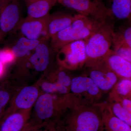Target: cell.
<instances>
[{
    "instance_id": "13",
    "label": "cell",
    "mask_w": 131,
    "mask_h": 131,
    "mask_svg": "<svg viewBox=\"0 0 131 131\" xmlns=\"http://www.w3.org/2000/svg\"><path fill=\"white\" fill-rule=\"evenodd\" d=\"M104 60L119 80L131 79V62L117 55L112 49H110Z\"/></svg>"
},
{
    "instance_id": "8",
    "label": "cell",
    "mask_w": 131,
    "mask_h": 131,
    "mask_svg": "<svg viewBox=\"0 0 131 131\" xmlns=\"http://www.w3.org/2000/svg\"><path fill=\"white\" fill-rule=\"evenodd\" d=\"M89 69V77L102 92L112 90L119 80L104 59Z\"/></svg>"
},
{
    "instance_id": "2",
    "label": "cell",
    "mask_w": 131,
    "mask_h": 131,
    "mask_svg": "<svg viewBox=\"0 0 131 131\" xmlns=\"http://www.w3.org/2000/svg\"><path fill=\"white\" fill-rule=\"evenodd\" d=\"M104 21H97L78 14L76 18L68 27L50 38L51 47L54 52H58L70 42L85 40L95 32Z\"/></svg>"
},
{
    "instance_id": "11",
    "label": "cell",
    "mask_w": 131,
    "mask_h": 131,
    "mask_svg": "<svg viewBox=\"0 0 131 131\" xmlns=\"http://www.w3.org/2000/svg\"><path fill=\"white\" fill-rule=\"evenodd\" d=\"M102 121L98 131H131V126L113 114L108 104L99 103Z\"/></svg>"
},
{
    "instance_id": "16",
    "label": "cell",
    "mask_w": 131,
    "mask_h": 131,
    "mask_svg": "<svg viewBox=\"0 0 131 131\" xmlns=\"http://www.w3.org/2000/svg\"><path fill=\"white\" fill-rule=\"evenodd\" d=\"M35 110L39 119L40 121L50 120L54 115V99L51 94L42 95L37 99Z\"/></svg>"
},
{
    "instance_id": "12",
    "label": "cell",
    "mask_w": 131,
    "mask_h": 131,
    "mask_svg": "<svg viewBox=\"0 0 131 131\" xmlns=\"http://www.w3.org/2000/svg\"><path fill=\"white\" fill-rule=\"evenodd\" d=\"M66 13H56L50 15L45 31V37L50 39L60 31L68 27L77 17Z\"/></svg>"
},
{
    "instance_id": "14",
    "label": "cell",
    "mask_w": 131,
    "mask_h": 131,
    "mask_svg": "<svg viewBox=\"0 0 131 131\" xmlns=\"http://www.w3.org/2000/svg\"><path fill=\"white\" fill-rule=\"evenodd\" d=\"M107 104L115 117L131 126V98L109 95Z\"/></svg>"
},
{
    "instance_id": "9",
    "label": "cell",
    "mask_w": 131,
    "mask_h": 131,
    "mask_svg": "<svg viewBox=\"0 0 131 131\" xmlns=\"http://www.w3.org/2000/svg\"><path fill=\"white\" fill-rule=\"evenodd\" d=\"M50 39L42 38L39 43L28 56L31 65L38 72L44 71L47 69L50 64L52 54L55 52L51 47Z\"/></svg>"
},
{
    "instance_id": "24",
    "label": "cell",
    "mask_w": 131,
    "mask_h": 131,
    "mask_svg": "<svg viewBox=\"0 0 131 131\" xmlns=\"http://www.w3.org/2000/svg\"><path fill=\"white\" fill-rule=\"evenodd\" d=\"M56 73L57 78V81L70 89L72 79L69 75L62 68H60Z\"/></svg>"
},
{
    "instance_id": "21",
    "label": "cell",
    "mask_w": 131,
    "mask_h": 131,
    "mask_svg": "<svg viewBox=\"0 0 131 131\" xmlns=\"http://www.w3.org/2000/svg\"><path fill=\"white\" fill-rule=\"evenodd\" d=\"M123 45L131 47V27L130 25H124L117 31H114L113 38V50Z\"/></svg>"
},
{
    "instance_id": "1",
    "label": "cell",
    "mask_w": 131,
    "mask_h": 131,
    "mask_svg": "<svg viewBox=\"0 0 131 131\" xmlns=\"http://www.w3.org/2000/svg\"><path fill=\"white\" fill-rule=\"evenodd\" d=\"M113 17L106 19L97 30L85 39L86 59L84 67L90 68L103 61L112 45L115 31Z\"/></svg>"
},
{
    "instance_id": "20",
    "label": "cell",
    "mask_w": 131,
    "mask_h": 131,
    "mask_svg": "<svg viewBox=\"0 0 131 131\" xmlns=\"http://www.w3.org/2000/svg\"><path fill=\"white\" fill-rule=\"evenodd\" d=\"M110 8L113 16L119 19H130L131 0H111Z\"/></svg>"
},
{
    "instance_id": "33",
    "label": "cell",
    "mask_w": 131,
    "mask_h": 131,
    "mask_svg": "<svg viewBox=\"0 0 131 131\" xmlns=\"http://www.w3.org/2000/svg\"><path fill=\"white\" fill-rule=\"evenodd\" d=\"M26 1H31V0H25Z\"/></svg>"
},
{
    "instance_id": "3",
    "label": "cell",
    "mask_w": 131,
    "mask_h": 131,
    "mask_svg": "<svg viewBox=\"0 0 131 131\" xmlns=\"http://www.w3.org/2000/svg\"><path fill=\"white\" fill-rule=\"evenodd\" d=\"M63 122L66 131H98L102 121L99 103L90 106H75Z\"/></svg>"
},
{
    "instance_id": "7",
    "label": "cell",
    "mask_w": 131,
    "mask_h": 131,
    "mask_svg": "<svg viewBox=\"0 0 131 131\" xmlns=\"http://www.w3.org/2000/svg\"><path fill=\"white\" fill-rule=\"evenodd\" d=\"M21 12L16 0H3L0 6V42L17 28L21 21Z\"/></svg>"
},
{
    "instance_id": "17",
    "label": "cell",
    "mask_w": 131,
    "mask_h": 131,
    "mask_svg": "<svg viewBox=\"0 0 131 131\" xmlns=\"http://www.w3.org/2000/svg\"><path fill=\"white\" fill-rule=\"evenodd\" d=\"M38 95L37 89L34 86L24 88L19 93L15 99L17 107L21 109L30 108L37 101Z\"/></svg>"
},
{
    "instance_id": "19",
    "label": "cell",
    "mask_w": 131,
    "mask_h": 131,
    "mask_svg": "<svg viewBox=\"0 0 131 131\" xmlns=\"http://www.w3.org/2000/svg\"><path fill=\"white\" fill-rule=\"evenodd\" d=\"M42 39V38L38 40H30L24 37L19 38L11 48L15 58H24L26 56L29 52L35 49Z\"/></svg>"
},
{
    "instance_id": "28",
    "label": "cell",
    "mask_w": 131,
    "mask_h": 131,
    "mask_svg": "<svg viewBox=\"0 0 131 131\" xmlns=\"http://www.w3.org/2000/svg\"><path fill=\"white\" fill-rule=\"evenodd\" d=\"M58 124V121H55L48 124L46 129L44 130H39L38 128L37 127L34 129L32 131H57Z\"/></svg>"
},
{
    "instance_id": "6",
    "label": "cell",
    "mask_w": 131,
    "mask_h": 131,
    "mask_svg": "<svg viewBox=\"0 0 131 131\" xmlns=\"http://www.w3.org/2000/svg\"><path fill=\"white\" fill-rule=\"evenodd\" d=\"M57 52V59L59 63L65 69L75 70L85 65L86 54L84 40L70 42Z\"/></svg>"
},
{
    "instance_id": "23",
    "label": "cell",
    "mask_w": 131,
    "mask_h": 131,
    "mask_svg": "<svg viewBox=\"0 0 131 131\" xmlns=\"http://www.w3.org/2000/svg\"><path fill=\"white\" fill-rule=\"evenodd\" d=\"M42 90L46 93L51 94L55 93L62 94L68 93L70 90V89L64 86L60 83L44 82L42 85Z\"/></svg>"
},
{
    "instance_id": "4",
    "label": "cell",
    "mask_w": 131,
    "mask_h": 131,
    "mask_svg": "<svg viewBox=\"0 0 131 131\" xmlns=\"http://www.w3.org/2000/svg\"><path fill=\"white\" fill-rule=\"evenodd\" d=\"M70 96L74 106H90L98 103L102 92L89 77L80 76L72 79Z\"/></svg>"
},
{
    "instance_id": "29",
    "label": "cell",
    "mask_w": 131,
    "mask_h": 131,
    "mask_svg": "<svg viewBox=\"0 0 131 131\" xmlns=\"http://www.w3.org/2000/svg\"><path fill=\"white\" fill-rule=\"evenodd\" d=\"M5 66V64H3L2 62L0 61V77L1 76L4 72Z\"/></svg>"
},
{
    "instance_id": "34",
    "label": "cell",
    "mask_w": 131,
    "mask_h": 131,
    "mask_svg": "<svg viewBox=\"0 0 131 131\" xmlns=\"http://www.w3.org/2000/svg\"><path fill=\"white\" fill-rule=\"evenodd\" d=\"M108 1H109V2H111V0H108Z\"/></svg>"
},
{
    "instance_id": "27",
    "label": "cell",
    "mask_w": 131,
    "mask_h": 131,
    "mask_svg": "<svg viewBox=\"0 0 131 131\" xmlns=\"http://www.w3.org/2000/svg\"><path fill=\"white\" fill-rule=\"evenodd\" d=\"M9 95L6 91L0 89V115L3 108L7 103L9 100Z\"/></svg>"
},
{
    "instance_id": "22",
    "label": "cell",
    "mask_w": 131,
    "mask_h": 131,
    "mask_svg": "<svg viewBox=\"0 0 131 131\" xmlns=\"http://www.w3.org/2000/svg\"><path fill=\"white\" fill-rule=\"evenodd\" d=\"M131 79H120L112 90L109 95L120 98H131Z\"/></svg>"
},
{
    "instance_id": "31",
    "label": "cell",
    "mask_w": 131,
    "mask_h": 131,
    "mask_svg": "<svg viewBox=\"0 0 131 131\" xmlns=\"http://www.w3.org/2000/svg\"><path fill=\"white\" fill-rule=\"evenodd\" d=\"M34 129V127H33L29 126L24 127V129H22L20 131H32Z\"/></svg>"
},
{
    "instance_id": "18",
    "label": "cell",
    "mask_w": 131,
    "mask_h": 131,
    "mask_svg": "<svg viewBox=\"0 0 131 131\" xmlns=\"http://www.w3.org/2000/svg\"><path fill=\"white\" fill-rule=\"evenodd\" d=\"M27 117L15 113L7 116L0 122V131H20L25 127Z\"/></svg>"
},
{
    "instance_id": "10",
    "label": "cell",
    "mask_w": 131,
    "mask_h": 131,
    "mask_svg": "<svg viewBox=\"0 0 131 131\" xmlns=\"http://www.w3.org/2000/svg\"><path fill=\"white\" fill-rule=\"evenodd\" d=\"M50 15L43 18L30 19L26 18L22 19L16 29L19 30L22 37L28 39H40L42 34L45 33Z\"/></svg>"
},
{
    "instance_id": "32",
    "label": "cell",
    "mask_w": 131,
    "mask_h": 131,
    "mask_svg": "<svg viewBox=\"0 0 131 131\" xmlns=\"http://www.w3.org/2000/svg\"><path fill=\"white\" fill-rule=\"evenodd\" d=\"M3 0H0V6L1 5L2 3L3 2Z\"/></svg>"
},
{
    "instance_id": "15",
    "label": "cell",
    "mask_w": 131,
    "mask_h": 131,
    "mask_svg": "<svg viewBox=\"0 0 131 131\" xmlns=\"http://www.w3.org/2000/svg\"><path fill=\"white\" fill-rule=\"evenodd\" d=\"M58 0H31L26 1L27 16L30 19L44 18L50 14L49 12L57 2Z\"/></svg>"
},
{
    "instance_id": "30",
    "label": "cell",
    "mask_w": 131,
    "mask_h": 131,
    "mask_svg": "<svg viewBox=\"0 0 131 131\" xmlns=\"http://www.w3.org/2000/svg\"><path fill=\"white\" fill-rule=\"evenodd\" d=\"M57 131H66L65 129H64V127L62 122H60L59 124Z\"/></svg>"
},
{
    "instance_id": "5",
    "label": "cell",
    "mask_w": 131,
    "mask_h": 131,
    "mask_svg": "<svg viewBox=\"0 0 131 131\" xmlns=\"http://www.w3.org/2000/svg\"><path fill=\"white\" fill-rule=\"evenodd\" d=\"M57 2L78 14L101 22L113 17L110 8L103 0H58Z\"/></svg>"
},
{
    "instance_id": "25",
    "label": "cell",
    "mask_w": 131,
    "mask_h": 131,
    "mask_svg": "<svg viewBox=\"0 0 131 131\" xmlns=\"http://www.w3.org/2000/svg\"><path fill=\"white\" fill-rule=\"evenodd\" d=\"M15 58L11 48L7 47L0 50V61L5 65L12 62Z\"/></svg>"
},
{
    "instance_id": "26",
    "label": "cell",
    "mask_w": 131,
    "mask_h": 131,
    "mask_svg": "<svg viewBox=\"0 0 131 131\" xmlns=\"http://www.w3.org/2000/svg\"><path fill=\"white\" fill-rule=\"evenodd\" d=\"M113 50L117 55L131 62V47L127 45H124Z\"/></svg>"
}]
</instances>
